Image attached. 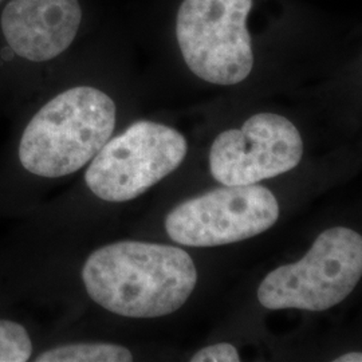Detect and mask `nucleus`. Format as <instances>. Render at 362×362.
I'll return each instance as SVG.
<instances>
[{"label": "nucleus", "instance_id": "nucleus-1", "mask_svg": "<svg viewBox=\"0 0 362 362\" xmlns=\"http://www.w3.org/2000/svg\"><path fill=\"white\" fill-rule=\"evenodd\" d=\"M82 279L91 299L129 318H157L179 310L194 293L197 272L179 247L117 242L86 259Z\"/></svg>", "mask_w": 362, "mask_h": 362}, {"label": "nucleus", "instance_id": "nucleus-2", "mask_svg": "<svg viewBox=\"0 0 362 362\" xmlns=\"http://www.w3.org/2000/svg\"><path fill=\"white\" fill-rule=\"evenodd\" d=\"M115 101L100 89L77 86L64 91L31 118L19 143L27 172L47 179L85 167L116 128Z\"/></svg>", "mask_w": 362, "mask_h": 362}, {"label": "nucleus", "instance_id": "nucleus-3", "mask_svg": "<svg viewBox=\"0 0 362 362\" xmlns=\"http://www.w3.org/2000/svg\"><path fill=\"white\" fill-rule=\"evenodd\" d=\"M361 276V235L333 227L300 260L270 272L259 286L258 300L269 310H329L349 297Z\"/></svg>", "mask_w": 362, "mask_h": 362}, {"label": "nucleus", "instance_id": "nucleus-4", "mask_svg": "<svg viewBox=\"0 0 362 362\" xmlns=\"http://www.w3.org/2000/svg\"><path fill=\"white\" fill-rule=\"evenodd\" d=\"M252 0H184L176 38L189 70L204 81L233 86L254 66L247 16Z\"/></svg>", "mask_w": 362, "mask_h": 362}, {"label": "nucleus", "instance_id": "nucleus-5", "mask_svg": "<svg viewBox=\"0 0 362 362\" xmlns=\"http://www.w3.org/2000/svg\"><path fill=\"white\" fill-rule=\"evenodd\" d=\"M187 151L180 132L153 121H137L109 139L93 157L85 181L105 202H129L179 168Z\"/></svg>", "mask_w": 362, "mask_h": 362}, {"label": "nucleus", "instance_id": "nucleus-6", "mask_svg": "<svg viewBox=\"0 0 362 362\" xmlns=\"http://www.w3.org/2000/svg\"><path fill=\"white\" fill-rule=\"evenodd\" d=\"M278 218V200L266 187L226 185L173 208L165 230L182 246L218 247L260 235Z\"/></svg>", "mask_w": 362, "mask_h": 362}, {"label": "nucleus", "instance_id": "nucleus-7", "mask_svg": "<svg viewBox=\"0 0 362 362\" xmlns=\"http://www.w3.org/2000/svg\"><path fill=\"white\" fill-rule=\"evenodd\" d=\"M302 156L303 141L290 119L259 113L240 129L220 133L209 151V169L223 185H248L296 168Z\"/></svg>", "mask_w": 362, "mask_h": 362}, {"label": "nucleus", "instance_id": "nucleus-8", "mask_svg": "<svg viewBox=\"0 0 362 362\" xmlns=\"http://www.w3.org/2000/svg\"><path fill=\"white\" fill-rule=\"evenodd\" d=\"M82 21L78 0H11L1 13V31L13 52L46 62L67 50Z\"/></svg>", "mask_w": 362, "mask_h": 362}, {"label": "nucleus", "instance_id": "nucleus-9", "mask_svg": "<svg viewBox=\"0 0 362 362\" xmlns=\"http://www.w3.org/2000/svg\"><path fill=\"white\" fill-rule=\"evenodd\" d=\"M133 356L121 345L88 342L58 346L40 353L37 362H129Z\"/></svg>", "mask_w": 362, "mask_h": 362}, {"label": "nucleus", "instance_id": "nucleus-10", "mask_svg": "<svg viewBox=\"0 0 362 362\" xmlns=\"http://www.w3.org/2000/svg\"><path fill=\"white\" fill-rule=\"evenodd\" d=\"M33 354V344L25 326L0 320V362H26Z\"/></svg>", "mask_w": 362, "mask_h": 362}, {"label": "nucleus", "instance_id": "nucleus-11", "mask_svg": "<svg viewBox=\"0 0 362 362\" xmlns=\"http://www.w3.org/2000/svg\"><path fill=\"white\" fill-rule=\"evenodd\" d=\"M192 362H238L240 361L239 353L231 344L211 345L197 351L191 358Z\"/></svg>", "mask_w": 362, "mask_h": 362}, {"label": "nucleus", "instance_id": "nucleus-12", "mask_svg": "<svg viewBox=\"0 0 362 362\" xmlns=\"http://www.w3.org/2000/svg\"><path fill=\"white\" fill-rule=\"evenodd\" d=\"M337 362H361L362 361V354L360 351H350V353H346V354H344V356H341V357H338L337 360H334Z\"/></svg>", "mask_w": 362, "mask_h": 362}]
</instances>
